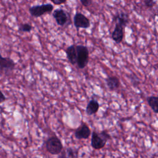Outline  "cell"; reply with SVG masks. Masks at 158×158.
Listing matches in <instances>:
<instances>
[{"instance_id":"obj_3","label":"cell","mask_w":158,"mask_h":158,"mask_svg":"<svg viewBox=\"0 0 158 158\" xmlns=\"http://www.w3.org/2000/svg\"><path fill=\"white\" fill-rule=\"evenodd\" d=\"M15 67V63L12 59L3 57L0 54V77L10 75Z\"/></svg>"},{"instance_id":"obj_18","label":"cell","mask_w":158,"mask_h":158,"mask_svg":"<svg viewBox=\"0 0 158 158\" xmlns=\"http://www.w3.org/2000/svg\"><path fill=\"white\" fill-rule=\"evenodd\" d=\"M144 2L145 6L149 8L152 7L156 4L155 0H144Z\"/></svg>"},{"instance_id":"obj_9","label":"cell","mask_w":158,"mask_h":158,"mask_svg":"<svg viewBox=\"0 0 158 158\" xmlns=\"http://www.w3.org/2000/svg\"><path fill=\"white\" fill-rule=\"evenodd\" d=\"M74 135L75 137L78 139H88L91 135V130L89 127L85 123H84L75 130Z\"/></svg>"},{"instance_id":"obj_19","label":"cell","mask_w":158,"mask_h":158,"mask_svg":"<svg viewBox=\"0 0 158 158\" xmlns=\"http://www.w3.org/2000/svg\"><path fill=\"white\" fill-rule=\"evenodd\" d=\"M81 4L84 7H88L92 3V0H80Z\"/></svg>"},{"instance_id":"obj_17","label":"cell","mask_w":158,"mask_h":158,"mask_svg":"<svg viewBox=\"0 0 158 158\" xmlns=\"http://www.w3.org/2000/svg\"><path fill=\"white\" fill-rule=\"evenodd\" d=\"M98 134H99V135L103 139H104L106 142H107L108 140L110 139V138H111L110 135H109L106 131H104V130H103V131H102L101 132L99 133Z\"/></svg>"},{"instance_id":"obj_11","label":"cell","mask_w":158,"mask_h":158,"mask_svg":"<svg viewBox=\"0 0 158 158\" xmlns=\"http://www.w3.org/2000/svg\"><path fill=\"white\" fill-rule=\"evenodd\" d=\"M59 155L58 158H78V150L72 148H67L64 151L62 149Z\"/></svg>"},{"instance_id":"obj_15","label":"cell","mask_w":158,"mask_h":158,"mask_svg":"<svg viewBox=\"0 0 158 158\" xmlns=\"http://www.w3.org/2000/svg\"><path fill=\"white\" fill-rule=\"evenodd\" d=\"M148 105L155 114L158 113V97L151 96L147 98Z\"/></svg>"},{"instance_id":"obj_2","label":"cell","mask_w":158,"mask_h":158,"mask_svg":"<svg viewBox=\"0 0 158 158\" xmlns=\"http://www.w3.org/2000/svg\"><path fill=\"white\" fill-rule=\"evenodd\" d=\"M46 149L52 155H58L63 149L61 141L56 136H51L46 141Z\"/></svg>"},{"instance_id":"obj_4","label":"cell","mask_w":158,"mask_h":158,"mask_svg":"<svg viewBox=\"0 0 158 158\" xmlns=\"http://www.w3.org/2000/svg\"><path fill=\"white\" fill-rule=\"evenodd\" d=\"M54 9V6L50 3L42 4L31 6L29 8L30 15L34 17H40L45 14L51 12Z\"/></svg>"},{"instance_id":"obj_20","label":"cell","mask_w":158,"mask_h":158,"mask_svg":"<svg viewBox=\"0 0 158 158\" xmlns=\"http://www.w3.org/2000/svg\"><path fill=\"white\" fill-rule=\"evenodd\" d=\"M54 5H60L64 4L67 0H50Z\"/></svg>"},{"instance_id":"obj_13","label":"cell","mask_w":158,"mask_h":158,"mask_svg":"<svg viewBox=\"0 0 158 158\" xmlns=\"http://www.w3.org/2000/svg\"><path fill=\"white\" fill-rule=\"evenodd\" d=\"M106 82L108 88L111 91L118 89L120 85L119 79L114 76H111L107 78V79L106 80Z\"/></svg>"},{"instance_id":"obj_12","label":"cell","mask_w":158,"mask_h":158,"mask_svg":"<svg viewBox=\"0 0 158 158\" xmlns=\"http://www.w3.org/2000/svg\"><path fill=\"white\" fill-rule=\"evenodd\" d=\"M99 108V104L96 99H91L88 103L86 107V112L88 115H92L98 112Z\"/></svg>"},{"instance_id":"obj_1","label":"cell","mask_w":158,"mask_h":158,"mask_svg":"<svg viewBox=\"0 0 158 158\" xmlns=\"http://www.w3.org/2000/svg\"><path fill=\"white\" fill-rule=\"evenodd\" d=\"M77 51V63L79 69H84L89 61V51L86 46L84 45L75 46Z\"/></svg>"},{"instance_id":"obj_7","label":"cell","mask_w":158,"mask_h":158,"mask_svg":"<svg viewBox=\"0 0 158 158\" xmlns=\"http://www.w3.org/2000/svg\"><path fill=\"white\" fill-rule=\"evenodd\" d=\"M125 27L115 23V25L114 29L112 33L111 37L112 39L116 43H120L122 41L123 36H124V31Z\"/></svg>"},{"instance_id":"obj_10","label":"cell","mask_w":158,"mask_h":158,"mask_svg":"<svg viewBox=\"0 0 158 158\" xmlns=\"http://www.w3.org/2000/svg\"><path fill=\"white\" fill-rule=\"evenodd\" d=\"M66 56L69 61V62L72 64L75 65L77 63V51L76 48L74 44L70 45L68 46L65 50Z\"/></svg>"},{"instance_id":"obj_8","label":"cell","mask_w":158,"mask_h":158,"mask_svg":"<svg viewBox=\"0 0 158 158\" xmlns=\"http://www.w3.org/2000/svg\"><path fill=\"white\" fill-rule=\"evenodd\" d=\"M106 141L103 139L99 134L96 131H93L91 133V145L94 149L98 150L103 148L106 144Z\"/></svg>"},{"instance_id":"obj_6","label":"cell","mask_w":158,"mask_h":158,"mask_svg":"<svg viewBox=\"0 0 158 158\" xmlns=\"http://www.w3.org/2000/svg\"><path fill=\"white\" fill-rule=\"evenodd\" d=\"M52 16L57 25L64 27L69 21V16L65 10L62 9H56L52 12Z\"/></svg>"},{"instance_id":"obj_14","label":"cell","mask_w":158,"mask_h":158,"mask_svg":"<svg viewBox=\"0 0 158 158\" xmlns=\"http://www.w3.org/2000/svg\"><path fill=\"white\" fill-rule=\"evenodd\" d=\"M114 20L115 23H119L126 27L128 22V16L127 14L124 12H120L114 16Z\"/></svg>"},{"instance_id":"obj_16","label":"cell","mask_w":158,"mask_h":158,"mask_svg":"<svg viewBox=\"0 0 158 158\" xmlns=\"http://www.w3.org/2000/svg\"><path fill=\"white\" fill-rule=\"evenodd\" d=\"M33 27L32 26L28 23H23L21 24L19 27V30L22 32H30L32 30Z\"/></svg>"},{"instance_id":"obj_21","label":"cell","mask_w":158,"mask_h":158,"mask_svg":"<svg viewBox=\"0 0 158 158\" xmlns=\"http://www.w3.org/2000/svg\"><path fill=\"white\" fill-rule=\"evenodd\" d=\"M6 99V98L5 96V95L4 94V93L0 90V103H2L4 102Z\"/></svg>"},{"instance_id":"obj_5","label":"cell","mask_w":158,"mask_h":158,"mask_svg":"<svg viewBox=\"0 0 158 158\" xmlns=\"http://www.w3.org/2000/svg\"><path fill=\"white\" fill-rule=\"evenodd\" d=\"M73 23L77 28L86 29L90 27L89 20L82 13L77 12L73 17Z\"/></svg>"}]
</instances>
